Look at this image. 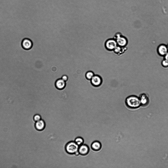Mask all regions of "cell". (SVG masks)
<instances>
[{
  "label": "cell",
  "mask_w": 168,
  "mask_h": 168,
  "mask_svg": "<svg viewBox=\"0 0 168 168\" xmlns=\"http://www.w3.org/2000/svg\"><path fill=\"white\" fill-rule=\"evenodd\" d=\"M66 81L62 79H58L56 81L55 85L58 89L61 90L64 88L66 86Z\"/></svg>",
  "instance_id": "4fadbf2b"
},
{
  "label": "cell",
  "mask_w": 168,
  "mask_h": 168,
  "mask_svg": "<svg viewBox=\"0 0 168 168\" xmlns=\"http://www.w3.org/2000/svg\"><path fill=\"white\" fill-rule=\"evenodd\" d=\"M74 141L79 146L83 144L84 140L82 137H78L75 138Z\"/></svg>",
  "instance_id": "9a60e30c"
},
{
  "label": "cell",
  "mask_w": 168,
  "mask_h": 168,
  "mask_svg": "<svg viewBox=\"0 0 168 168\" xmlns=\"http://www.w3.org/2000/svg\"><path fill=\"white\" fill-rule=\"evenodd\" d=\"M89 150L88 146L83 144L79 146L78 151L80 154L82 155H85L88 153Z\"/></svg>",
  "instance_id": "9c48e42d"
},
{
  "label": "cell",
  "mask_w": 168,
  "mask_h": 168,
  "mask_svg": "<svg viewBox=\"0 0 168 168\" xmlns=\"http://www.w3.org/2000/svg\"><path fill=\"white\" fill-rule=\"evenodd\" d=\"M35 126L36 129L37 130L39 131H42L45 127V123L44 121L41 119L36 122Z\"/></svg>",
  "instance_id": "30bf717a"
},
{
  "label": "cell",
  "mask_w": 168,
  "mask_h": 168,
  "mask_svg": "<svg viewBox=\"0 0 168 168\" xmlns=\"http://www.w3.org/2000/svg\"><path fill=\"white\" fill-rule=\"evenodd\" d=\"M125 102L127 107L131 109H136L141 106L139 97L135 95H131L128 96Z\"/></svg>",
  "instance_id": "6da1fadb"
},
{
  "label": "cell",
  "mask_w": 168,
  "mask_h": 168,
  "mask_svg": "<svg viewBox=\"0 0 168 168\" xmlns=\"http://www.w3.org/2000/svg\"><path fill=\"white\" fill-rule=\"evenodd\" d=\"M116 40L118 45L121 47H125L128 41L127 38L120 32L116 33L113 38Z\"/></svg>",
  "instance_id": "7a4b0ae2"
},
{
  "label": "cell",
  "mask_w": 168,
  "mask_h": 168,
  "mask_svg": "<svg viewBox=\"0 0 168 168\" xmlns=\"http://www.w3.org/2000/svg\"><path fill=\"white\" fill-rule=\"evenodd\" d=\"M164 59H165L168 61V52L164 57Z\"/></svg>",
  "instance_id": "d6986e66"
},
{
  "label": "cell",
  "mask_w": 168,
  "mask_h": 168,
  "mask_svg": "<svg viewBox=\"0 0 168 168\" xmlns=\"http://www.w3.org/2000/svg\"><path fill=\"white\" fill-rule=\"evenodd\" d=\"M21 46L24 49L29 50L32 47L33 43L31 40L27 38H25L21 42Z\"/></svg>",
  "instance_id": "52a82bcc"
},
{
  "label": "cell",
  "mask_w": 168,
  "mask_h": 168,
  "mask_svg": "<svg viewBox=\"0 0 168 168\" xmlns=\"http://www.w3.org/2000/svg\"><path fill=\"white\" fill-rule=\"evenodd\" d=\"M139 97L141 106L146 107L148 105L150 102V99L148 95L146 93H142L140 94Z\"/></svg>",
  "instance_id": "8992f818"
},
{
  "label": "cell",
  "mask_w": 168,
  "mask_h": 168,
  "mask_svg": "<svg viewBox=\"0 0 168 168\" xmlns=\"http://www.w3.org/2000/svg\"><path fill=\"white\" fill-rule=\"evenodd\" d=\"M92 149L95 151H97L101 150V142L98 141L93 142L91 145Z\"/></svg>",
  "instance_id": "7c38bea8"
},
{
  "label": "cell",
  "mask_w": 168,
  "mask_h": 168,
  "mask_svg": "<svg viewBox=\"0 0 168 168\" xmlns=\"http://www.w3.org/2000/svg\"><path fill=\"white\" fill-rule=\"evenodd\" d=\"M33 119L34 121L36 122L41 119V117L39 115L36 114L34 115Z\"/></svg>",
  "instance_id": "e0dca14e"
},
{
  "label": "cell",
  "mask_w": 168,
  "mask_h": 168,
  "mask_svg": "<svg viewBox=\"0 0 168 168\" xmlns=\"http://www.w3.org/2000/svg\"><path fill=\"white\" fill-rule=\"evenodd\" d=\"M157 52L159 55L164 57L168 52L167 45L164 44L160 45L157 48Z\"/></svg>",
  "instance_id": "ba28073f"
},
{
  "label": "cell",
  "mask_w": 168,
  "mask_h": 168,
  "mask_svg": "<svg viewBox=\"0 0 168 168\" xmlns=\"http://www.w3.org/2000/svg\"><path fill=\"white\" fill-rule=\"evenodd\" d=\"M74 154L75 155H76V156H77V155H78L79 154H79V153L78 151L77 152H76Z\"/></svg>",
  "instance_id": "ffe728a7"
},
{
  "label": "cell",
  "mask_w": 168,
  "mask_h": 168,
  "mask_svg": "<svg viewBox=\"0 0 168 168\" xmlns=\"http://www.w3.org/2000/svg\"><path fill=\"white\" fill-rule=\"evenodd\" d=\"M162 66L164 68L168 67V61L164 59L162 61L161 63Z\"/></svg>",
  "instance_id": "2e32d148"
},
{
  "label": "cell",
  "mask_w": 168,
  "mask_h": 168,
  "mask_svg": "<svg viewBox=\"0 0 168 168\" xmlns=\"http://www.w3.org/2000/svg\"><path fill=\"white\" fill-rule=\"evenodd\" d=\"M79 146L74 141H71L67 143L65 146L66 152L70 154H74L78 151Z\"/></svg>",
  "instance_id": "3957f363"
},
{
  "label": "cell",
  "mask_w": 168,
  "mask_h": 168,
  "mask_svg": "<svg viewBox=\"0 0 168 168\" xmlns=\"http://www.w3.org/2000/svg\"><path fill=\"white\" fill-rule=\"evenodd\" d=\"M61 79L65 81H66L67 80L68 77L67 76L64 75L62 76Z\"/></svg>",
  "instance_id": "ac0fdd59"
},
{
  "label": "cell",
  "mask_w": 168,
  "mask_h": 168,
  "mask_svg": "<svg viewBox=\"0 0 168 168\" xmlns=\"http://www.w3.org/2000/svg\"><path fill=\"white\" fill-rule=\"evenodd\" d=\"M94 75V73L93 71H89L86 73L85 76L87 80H90Z\"/></svg>",
  "instance_id": "5bb4252c"
},
{
  "label": "cell",
  "mask_w": 168,
  "mask_h": 168,
  "mask_svg": "<svg viewBox=\"0 0 168 168\" xmlns=\"http://www.w3.org/2000/svg\"><path fill=\"white\" fill-rule=\"evenodd\" d=\"M167 47L168 49V45H167Z\"/></svg>",
  "instance_id": "44dd1931"
},
{
  "label": "cell",
  "mask_w": 168,
  "mask_h": 168,
  "mask_svg": "<svg viewBox=\"0 0 168 168\" xmlns=\"http://www.w3.org/2000/svg\"><path fill=\"white\" fill-rule=\"evenodd\" d=\"M117 46L116 40L113 38L107 40L104 44L105 48L107 50L110 51H113Z\"/></svg>",
  "instance_id": "277c9868"
},
{
  "label": "cell",
  "mask_w": 168,
  "mask_h": 168,
  "mask_svg": "<svg viewBox=\"0 0 168 168\" xmlns=\"http://www.w3.org/2000/svg\"><path fill=\"white\" fill-rule=\"evenodd\" d=\"M127 50L126 47H121L118 45L113 51L115 54L120 55L125 53Z\"/></svg>",
  "instance_id": "8fae6325"
},
{
  "label": "cell",
  "mask_w": 168,
  "mask_h": 168,
  "mask_svg": "<svg viewBox=\"0 0 168 168\" xmlns=\"http://www.w3.org/2000/svg\"><path fill=\"white\" fill-rule=\"evenodd\" d=\"M90 81L92 85L96 87L100 86L102 84L103 81L101 77L98 75H95Z\"/></svg>",
  "instance_id": "5b68a950"
}]
</instances>
